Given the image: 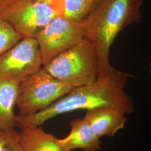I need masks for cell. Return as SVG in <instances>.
Returning a JSON list of instances; mask_svg holds the SVG:
<instances>
[{
    "label": "cell",
    "mask_w": 151,
    "mask_h": 151,
    "mask_svg": "<svg viewBox=\"0 0 151 151\" xmlns=\"http://www.w3.org/2000/svg\"><path fill=\"white\" fill-rule=\"evenodd\" d=\"M86 37L82 23L63 15L55 17L35 39L38 42L43 66L55 57L79 43Z\"/></svg>",
    "instance_id": "cell-6"
},
{
    "label": "cell",
    "mask_w": 151,
    "mask_h": 151,
    "mask_svg": "<svg viewBox=\"0 0 151 151\" xmlns=\"http://www.w3.org/2000/svg\"><path fill=\"white\" fill-rule=\"evenodd\" d=\"M69 134L58 139L64 151L80 149L83 151H98L101 150V142L90 125L83 119H73L70 123Z\"/></svg>",
    "instance_id": "cell-9"
},
{
    "label": "cell",
    "mask_w": 151,
    "mask_h": 151,
    "mask_svg": "<svg viewBox=\"0 0 151 151\" xmlns=\"http://www.w3.org/2000/svg\"><path fill=\"white\" fill-rule=\"evenodd\" d=\"M22 38L8 22L0 17V55L11 48Z\"/></svg>",
    "instance_id": "cell-13"
},
{
    "label": "cell",
    "mask_w": 151,
    "mask_h": 151,
    "mask_svg": "<svg viewBox=\"0 0 151 151\" xmlns=\"http://www.w3.org/2000/svg\"><path fill=\"white\" fill-rule=\"evenodd\" d=\"M73 87L55 78L42 67L19 83L16 106L21 116L48 108Z\"/></svg>",
    "instance_id": "cell-4"
},
{
    "label": "cell",
    "mask_w": 151,
    "mask_h": 151,
    "mask_svg": "<svg viewBox=\"0 0 151 151\" xmlns=\"http://www.w3.org/2000/svg\"><path fill=\"white\" fill-rule=\"evenodd\" d=\"M100 0H62L63 15L83 23Z\"/></svg>",
    "instance_id": "cell-12"
},
{
    "label": "cell",
    "mask_w": 151,
    "mask_h": 151,
    "mask_svg": "<svg viewBox=\"0 0 151 151\" xmlns=\"http://www.w3.org/2000/svg\"><path fill=\"white\" fill-rule=\"evenodd\" d=\"M19 83L0 77V131L10 132L17 127L16 106Z\"/></svg>",
    "instance_id": "cell-10"
},
{
    "label": "cell",
    "mask_w": 151,
    "mask_h": 151,
    "mask_svg": "<svg viewBox=\"0 0 151 151\" xmlns=\"http://www.w3.org/2000/svg\"><path fill=\"white\" fill-rule=\"evenodd\" d=\"M126 114L119 110L106 107L86 110L83 119L86 120L96 135L113 137L123 129L127 121Z\"/></svg>",
    "instance_id": "cell-8"
},
{
    "label": "cell",
    "mask_w": 151,
    "mask_h": 151,
    "mask_svg": "<svg viewBox=\"0 0 151 151\" xmlns=\"http://www.w3.org/2000/svg\"><path fill=\"white\" fill-rule=\"evenodd\" d=\"M62 15L47 3L37 0H15L0 17L8 22L22 38H36L55 17Z\"/></svg>",
    "instance_id": "cell-5"
},
{
    "label": "cell",
    "mask_w": 151,
    "mask_h": 151,
    "mask_svg": "<svg viewBox=\"0 0 151 151\" xmlns=\"http://www.w3.org/2000/svg\"><path fill=\"white\" fill-rule=\"evenodd\" d=\"M38 1L43 2L47 3L52 6L57 11H58L60 15H63V2L62 0H37Z\"/></svg>",
    "instance_id": "cell-15"
},
{
    "label": "cell",
    "mask_w": 151,
    "mask_h": 151,
    "mask_svg": "<svg viewBox=\"0 0 151 151\" xmlns=\"http://www.w3.org/2000/svg\"><path fill=\"white\" fill-rule=\"evenodd\" d=\"M17 132L22 151H64L58 138L47 133L41 126H24Z\"/></svg>",
    "instance_id": "cell-11"
},
{
    "label": "cell",
    "mask_w": 151,
    "mask_h": 151,
    "mask_svg": "<svg viewBox=\"0 0 151 151\" xmlns=\"http://www.w3.org/2000/svg\"><path fill=\"white\" fill-rule=\"evenodd\" d=\"M15 0H0V14Z\"/></svg>",
    "instance_id": "cell-16"
},
{
    "label": "cell",
    "mask_w": 151,
    "mask_h": 151,
    "mask_svg": "<svg viewBox=\"0 0 151 151\" xmlns=\"http://www.w3.org/2000/svg\"><path fill=\"white\" fill-rule=\"evenodd\" d=\"M43 67L55 78L72 87L91 83L100 73L96 50L86 37Z\"/></svg>",
    "instance_id": "cell-3"
},
{
    "label": "cell",
    "mask_w": 151,
    "mask_h": 151,
    "mask_svg": "<svg viewBox=\"0 0 151 151\" xmlns=\"http://www.w3.org/2000/svg\"><path fill=\"white\" fill-rule=\"evenodd\" d=\"M145 0H100L82 24L86 38L96 50L100 67L99 76L111 73L115 68L109 55L117 36L126 27L140 22L142 8Z\"/></svg>",
    "instance_id": "cell-2"
},
{
    "label": "cell",
    "mask_w": 151,
    "mask_h": 151,
    "mask_svg": "<svg viewBox=\"0 0 151 151\" xmlns=\"http://www.w3.org/2000/svg\"><path fill=\"white\" fill-rule=\"evenodd\" d=\"M16 129L10 132L0 131V151H22Z\"/></svg>",
    "instance_id": "cell-14"
},
{
    "label": "cell",
    "mask_w": 151,
    "mask_h": 151,
    "mask_svg": "<svg viewBox=\"0 0 151 151\" xmlns=\"http://www.w3.org/2000/svg\"><path fill=\"white\" fill-rule=\"evenodd\" d=\"M134 77L115 68L110 74L98 76L91 83L73 87L43 110L27 116H17V127L41 126L50 119L78 110L111 108L127 115L135 110L133 99L125 90L130 78Z\"/></svg>",
    "instance_id": "cell-1"
},
{
    "label": "cell",
    "mask_w": 151,
    "mask_h": 151,
    "mask_svg": "<svg viewBox=\"0 0 151 151\" xmlns=\"http://www.w3.org/2000/svg\"><path fill=\"white\" fill-rule=\"evenodd\" d=\"M43 67L38 42L35 38L24 37L0 55V77L18 83Z\"/></svg>",
    "instance_id": "cell-7"
}]
</instances>
